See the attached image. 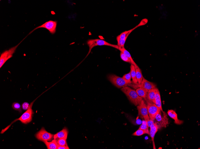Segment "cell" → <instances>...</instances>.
Here are the masks:
<instances>
[{"mask_svg": "<svg viewBox=\"0 0 200 149\" xmlns=\"http://www.w3.org/2000/svg\"><path fill=\"white\" fill-rule=\"evenodd\" d=\"M121 90L126 95L129 101L135 106L139 105L143 100L142 98L137 94L136 90L129 86L122 88Z\"/></svg>", "mask_w": 200, "mask_h": 149, "instance_id": "cell-1", "label": "cell"}, {"mask_svg": "<svg viewBox=\"0 0 200 149\" xmlns=\"http://www.w3.org/2000/svg\"><path fill=\"white\" fill-rule=\"evenodd\" d=\"M87 43L88 46L89 50L88 53L86 57L91 53L92 49L94 47L97 46H107L114 48L117 49H119L118 45H114L108 43L105 41L101 39H96L88 40Z\"/></svg>", "mask_w": 200, "mask_h": 149, "instance_id": "cell-2", "label": "cell"}, {"mask_svg": "<svg viewBox=\"0 0 200 149\" xmlns=\"http://www.w3.org/2000/svg\"><path fill=\"white\" fill-rule=\"evenodd\" d=\"M108 80L114 86L118 88L127 86L133 87L132 84L127 83L122 77L114 74H110L108 76Z\"/></svg>", "mask_w": 200, "mask_h": 149, "instance_id": "cell-3", "label": "cell"}, {"mask_svg": "<svg viewBox=\"0 0 200 149\" xmlns=\"http://www.w3.org/2000/svg\"><path fill=\"white\" fill-rule=\"evenodd\" d=\"M24 39L17 45L10 48L8 50L5 51L1 54L0 57V68L2 67L7 61L12 57L13 55L15 53L17 48Z\"/></svg>", "mask_w": 200, "mask_h": 149, "instance_id": "cell-4", "label": "cell"}, {"mask_svg": "<svg viewBox=\"0 0 200 149\" xmlns=\"http://www.w3.org/2000/svg\"><path fill=\"white\" fill-rule=\"evenodd\" d=\"M156 122L160 128L166 127L168 124V118L166 113L160 110L155 117Z\"/></svg>", "mask_w": 200, "mask_h": 149, "instance_id": "cell-5", "label": "cell"}, {"mask_svg": "<svg viewBox=\"0 0 200 149\" xmlns=\"http://www.w3.org/2000/svg\"><path fill=\"white\" fill-rule=\"evenodd\" d=\"M145 99L147 102L149 116L150 119L154 120L156 116L160 110L154 103L149 101L146 98Z\"/></svg>", "mask_w": 200, "mask_h": 149, "instance_id": "cell-6", "label": "cell"}, {"mask_svg": "<svg viewBox=\"0 0 200 149\" xmlns=\"http://www.w3.org/2000/svg\"><path fill=\"white\" fill-rule=\"evenodd\" d=\"M34 102V101L31 103L29 109L19 118L16 119V121L19 120L24 124H27L31 122L34 113L32 107Z\"/></svg>", "mask_w": 200, "mask_h": 149, "instance_id": "cell-7", "label": "cell"}, {"mask_svg": "<svg viewBox=\"0 0 200 149\" xmlns=\"http://www.w3.org/2000/svg\"><path fill=\"white\" fill-rule=\"evenodd\" d=\"M57 22V21L50 20L47 21L44 24L36 27L34 30L31 32L29 34L31 33L34 31L39 28H44L48 30L52 34H54L56 31Z\"/></svg>", "mask_w": 200, "mask_h": 149, "instance_id": "cell-8", "label": "cell"}, {"mask_svg": "<svg viewBox=\"0 0 200 149\" xmlns=\"http://www.w3.org/2000/svg\"><path fill=\"white\" fill-rule=\"evenodd\" d=\"M139 116L142 118H143L145 121L150 119L149 116L147 105L143 99L140 104L137 106Z\"/></svg>", "mask_w": 200, "mask_h": 149, "instance_id": "cell-9", "label": "cell"}, {"mask_svg": "<svg viewBox=\"0 0 200 149\" xmlns=\"http://www.w3.org/2000/svg\"><path fill=\"white\" fill-rule=\"evenodd\" d=\"M54 135L46 131L43 127L36 135L38 140L44 142L51 140L54 138Z\"/></svg>", "mask_w": 200, "mask_h": 149, "instance_id": "cell-10", "label": "cell"}, {"mask_svg": "<svg viewBox=\"0 0 200 149\" xmlns=\"http://www.w3.org/2000/svg\"><path fill=\"white\" fill-rule=\"evenodd\" d=\"M156 85L155 83L147 80L143 77L141 84L137 85L134 84L133 88L135 89L142 88L149 90L156 88Z\"/></svg>", "mask_w": 200, "mask_h": 149, "instance_id": "cell-11", "label": "cell"}, {"mask_svg": "<svg viewBox=\"0 0 200 149\" xmlns=\"http://www.w3.org/2000/svg\"><path fill=\"white\" fill-rule=\"evenodd\" d=\"M149 130V134L152 140L153 143L154 149H156L154 143V137L155 134L158 131V129H159V127L156 123L152 125L150 127Z\"/></svg>", "mask_w": 200, "mask_h": 149, "instance_id": "cell-12", "label": "cell"}, {"mask_svg": "<svg viewBox=\"0 0 200 149\" xmlns=\"http://www.w3.org/2000/svg\"><path fill=\"white\" fill-rule=\"evenodd\" d=\"M167 113L168 115L174 120V122L175 124L181 125L184 122L183 120L178 119L177 113L175 111L172 110H169L168 111Z\"/></svg>", "mask_w": 200, "mask_h": 149, "instance_id": "cell-13", "label": "cell"}, {"mask_svg": "<svg viewBox=\"0 0 200 149\" xmlns=\"http://www.w3.org/2000/svg\"><path fill=\"white\" fill-rule=\"evenodd\" d=\"M155 104L161 111H163L162 107L161 99L160 92L157 88H156V90Z\"/></svg>", "mask_w": 200, "mask_h": 149, "instance_id": "cell-14", "label": "cell"}, {"mask_svg": "<svg viewBox=\"0 0 200 149\" xmlns=\"http://www.w3.org/2000/svg\"><path fill=\"white\" fill-rule=\"evenodd\" d=\"M68 134V131L66 128H64L61 131L54 135V139H59L60 138L67 139Z\"/></svg>", "mask_w": 200, "mask_h": 149, "instance_id": "cell-15", "label": "cell"}, {"mask_svg": "<svg viewBox=\"0 0 200 149\" xmlns=\"http://www.w3.org/2000/svg\"><path fill=\"white\" fill-rule=\"evenodd\" d=\"M156 88H157L156 87L149 90L147 93L146 98H145L149 101L154 103Z\"/></svg>", "mask_w": 200, "mask_h": 149, "instance_id": "cell-16", "label": "cell"}, {"mask_svg": "<svg viewBox=\"0 0 200 149\" xmlns=\"http://www.w3.org/2000/svg\"><path fill=\"white\" fill-rule=\"evenodd\" d=\"M57 139H54L51 142L45 141L44 142L48 149H57L58 145Z\"/></svg>", "mask_w": 200, "mask_h": 149, "instance_id": "cell-17", "label": "cell"}, {"mask_svg": "<svg viewBox=\"0 0 200 149\" xmlns=\"http://www.w3.org/2000/svg\"><path fill=\"white\" fill-rule=\"evenodd\" d=\"M130 73L134 84L136 85L139 84L138 83L137 79L135 67L132 64L131 65L130 67Z\"/></svg>", "mask_w": 200, "mask_h": 149, "instance_id": "cell-18", "label": "cell"}, {"mask_svg": "<svg viewBox=\"0 0 200 149\" xmlns=\"http://www.w3.org/2000/svg\"><path fill=\"white\" fill-rule=\"evenodd\" d=\"M119 49L130 59L132 64L135 66L137 65L133 59L131 55L129 53L125 47H119Z\"/></svg>", "mask_w": 200, "mask_h": 149, "instance_id": "cell-19", "label": "cell"}, {"mask_svg": "<svg viewBox=\"0 0 200 149\" xmlns=\"http://www.w3.org/2000/svg\"><path fill=\"white\" fill-rule=\"evenodd\" d=\"M135 67L137 82L139 84H140L142 82L143 77L142 75L141 71L138 66L137 65L135 66Z\"/></svg>", "mask_w": 200, "mask_h": 149, "instance_id": "cell-20", "label": "cell"}, {"mask_svg": "<svg viewBox=\"0 0 200 149\" xmlns=\"http://www.w3.org/2000/svg\"><path fill=\"white\" fill-rule=\"evenodd\" d=\"M139 25L138 26H137L136 27L133 28V29H131L130 30L126 31L122 33H121L120 35H118V37H116V39H127L128 37L129 36V34L132 32L136 28V27H138V26H140Z\"/></svg>", "mask_w": 200, "mask_h": 149, "instance_id": "cell-21", "label": "cell"}, {"mask_svg": "<svg viewBox=\"0 0 200 149\" xmlns=\"http://www.w3.org/2000/svg\"><path fill=\"white\" fill-rule=\"evenodd\" d=\"M136 91L139 96L145 99L148 90L142 88H139L136 89Z\"/></svg>", "mask_w": 200, "mask_h": 149, "instance_id": "cell-22", "label": "cell"}, {"mask_svg": "<svg viewBox=\"0 0 200 149\" xmlns=\"http://www.w3.org/2000/svg\"><path fill=\"white\" fill-rule=\"evenodd\" d=\"M12 107L13 109L18 111L20 112H22V106L19 103L17 102H14L12 104Z\"/></svg>", "mask_w": 200, "mask_h": 149, "instance_id": "cell-23", "label": "cell"}, {"mask_svg": "<svg viewBox=\"0 0 200 149\" xmlns=\"http://www.w3.org/2000/svg\"><path fill=\"white\" fill-rule=\"evenodd\" d=\"M144 134H148V133L145 131L139 129L134 132L132 134L133 136H141Z\"/></svg>", "mask_w": 200, "mask_h": 149, "instance_id": "cell-24", "label": "cell"}, {"mask_svg": "<svg viewBox=\"0 0 200 149\" xmlns=\"http://www.w3.org/2000/svg\"><path fill=\"white\" fill-rule=\"evenodd\" d=\"M147 123L145 120L143 121L142 124L140 126L139 129H141L146 131L148 133V135L150 136L149 131Z\"/></svg>", "mask_w": 200, "mask_h": 149, "instance_id": "cell-25", "label": "cell"}, {"mask_svg": "<svg viewBox=\"0 0 200 149\" xmlns=\"http://www.w3.org/2000/svg\"><path fill=\"white\" fill-rule=\"evenodd\" d=\"M122 78L128 83L132 84L131 82L132 77L130 72L128 74L124 75Z\"/></svg>", "mask_w": 200, "mask_h": 149, "instance_id": "cell-26", "label": "cell"}, {"mask_svg": "<svg viewBox=\"0 0 200 149\" xmlns=\"http://www.w3.org/2000/svg\"><path fill=\"white\" fill-rule=\"evenodd\" d=\"M66 139L63 138L58 139L57 142L58 145L68 146L66 142Z\"/></svg>", "mask_w": 200, "mask_h": 149, "instance_id": "cell-27", "label": "cell"}, {"mask_svg": "<svg viewBox=\"0 0 200 149\" xmlns=\"http://www.w3.org/2000/svg\"><path fill=\"white\" fill-rule=\"evenodd\" d=\"M120 57L121 59L124 61L132 64L131 61L130 59L123 53L121 52L120 53Z\"/></svg>", "mask_w": 200, "mask_h": 149, "instance_id": "cell-28", "label": "cell"}, {"mask_svg": "<svg viewBox=\"0 0 200 149\" xmlns=\"http://www.w3.org/2000/svg\"><path fill=\"white\" fill-rule=\"evenodd\" d=\"M127 39H116L118 41V45L119 47H125V44Z\"/></svg>", "mask_w": 200, "mask_h": 149, "instance_id": "cell-29", "label": "cell"}, {"mask_svg": "<svg viewBox=\"0 0 200 149\" xmlns=\"http://www.w3.org/2000/svg\"><path fill=\"white\" fill-rule=\"evenodd\" d=\"M30 105L28 103L25 102L22 104V108L24 110H27L30 107Z\"/></svg>", "mask_w": 200, "mask_h": 149, "instance_id": "cell-30", "label": "cell"}, {"mask_svg": "<svg viewBox=\"0 0 200 149\" xmlns=\"http://www.w3.org/2000/svg\"><path fill=\"white\" fill-rule=\"evenodd\" d=\"M145 122L149 127H150L154 123V120L151 119Z\"/></svg>", "mask_w": 200, "mask_h": 149, "instance_id": "cell-31", "label": "cell"}, {"mask_svg": "<svg viewBox=\"0 0 200 149\" xmlns=\"http://www.w3.org/2000/svg\"><path fill=\"white\" fill-rule=\"evenodd\" d=\"M70 149L68 146H58L57 149Z\"/></svg>", "mask_w": 200, "mask_h": 149, "instance_id": "cell-32", "label": "cell"}]
</instances>
